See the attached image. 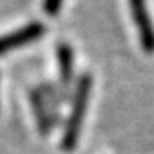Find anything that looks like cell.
I'll return each instance as SVG.
<instances>
[{"label": "cell", "mask_w": 154, "mask_h": 154, "mask_svg": "<svg viewBox=\"0 0 154 154\" xmlns=\"http://www.w3.org/2000/svg\"><path fill=\"white\" fill-rule=\"evenodd\" d=\"M92 74L90 72H84L79 75L75 82V92H74V100H72V108L69 113V118L64 126V134L61 139V148L64 151L71 152L77 148L80 136V130H82V122L85 116V110L89 105L90 92H92Z\"/></svg>", "instance_id": "6da1fadb"}, {"label": "cell", "mask_w": 154, "mask_h": 154, "mask_svg": "<svg viewBox=\"0 0 154 154\" xmlns=\"http://www.w3.org/2000/svg\"><path fill=\"white\" fill-rule=\"evenodd\" d=\"M133 21L136 25L139 43L144 53H154V21L151 20L146 0H128Z\"/></svg>", "instance_id": "7a4b0ae2"}, {"label": "cell", "mask_w": 154, "mask_h": 154, "mask_svg": "<svg viewBox=\"0 0 154 154\" xmlns=\"http://www.w3.org/2000/svg\"><path fill=\"white\" fill-rule=\"evenodd\" d=\"M46 31V26L41 21H31V23L25 25V26L18 28L17 31L7 33V35L0 36V56L8 51H13L17 48L26 46L30 43L39 39Z\"/></svg>", "instance_id": "3957f363"}, {"label": "cell", "mask_w": 154, "mask_h": 154, "mask_svg": "<svg viewBox=\"0 0 154 154\" xmlns=\"http://www.w3.org/2000/svg\"><path fill=\"white\" fill-rule=\"evenodd\" d=\"M56 59H57V71H59V79L64 85H69L74 77V66L75 56L74 48L69 43L62 41L56 46Z\"/></svg>", "instance_id": "277c9868"}, {"label": "cell", "mask_w": 154, "mask_h": 154, "mask_svg": "<svg viewBox=\"0 0 154 154\" xmlns=\"http://www.w3.org/2000/svg\"><path fill=\"white\" fill-rule=\"evenodd\" d=\"M30 102L33 107V113L36 116V123H38V130L43 136H48L51 131V120L48 115V108H45V102L39 92L31 90L30 92Z\"/></svg>", "instance_id": "5b68a950"}, {"label": "cell", "mask_w": 154, "mask_h": 154, "mask_svg": "<svg viewBox=\"0 0 154 154\" xmlns=\"http://www.w3.org/2000/svg\"><path fill=\"white\" fill-rule=\"evenodd\" d=\"M62 2L64 0H43V12L49 17L57 15L62 7Z\"/></svg>", "instance_id": "8992f818"}]
</instances>
